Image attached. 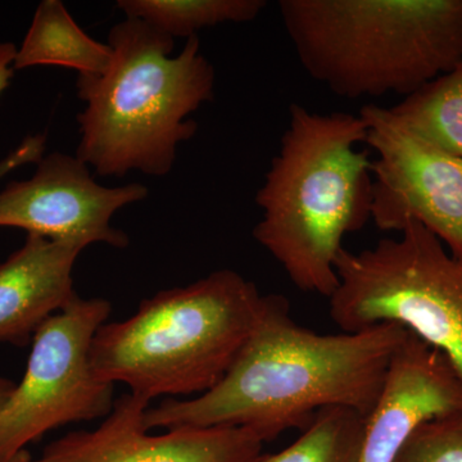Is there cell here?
<instances>
[{"instance_id": "obj_2", "label": "cell", "mask_w": 462, "mask_h": 462, "mask_svg": "<svg viewBox=\"0 0 462 462\" xmlns=\"http://www.w3.org/2000/svg\"><path fill=\"white\" fill-rule=\"evenodd\" d=\"M363 116L289 107L281 149L256 205L254 236L294 287L328 298L338 287L337 263L348 234L372 220L373 158Z\"/></svg>"}, {"instance_id": "obj_21", "label": "cell", "mask_w": 462, "mask_h": 462, "mask_svg": "<svg viewBox=\"0 0 462 462\" xmlns=\"http://www.w3.org/2000/svg\"><path fill=\"white\" fill-rule=\"evenodd\" d=\"M0 462H36V460H33L27 449H23V451L17 452L16 455L9 456L7 458H0Z\"/></svg>"}, {"instance_id": "obj_1", "label": "cell", "mask_w": 462, "mask_h": 462, "mask_svg": "<svg viewBox=\"0 0 462 462\" xmlns=\"http://www.w3.org/2000/svg\"><path fill=\"white\" fill-rule=\"evenodd\" d=\"M409 331L393 324L320 334L298 324L287 298L266 294L256 327L211 391L166 401L145 412L149 430L236 427L270 442L306 430L316 413L346 407L367 418Z\"/></svg>"}, {"instance_id": "obj_17", "label": "cell", "mask_w": 462, "mask_h": 462, "mask_svg": "<svg viewBox=\"0 0 462 462\" xmlns=\"http://www.w3.org/2000/svg\"><path fill=\"white\" fill-rule=\"evenodd\" d=\"M394 462H462V412L421 424Z\"/></svg>"}, {"instance_id": "obj_6", "label": "cell", "mask_w": 462, "mask_h": 462, "mask_svg": "<svg viewBox=\"0 0 462 462\" xmlns=\"http://www.w3.org/2000/svg\"><path fill=\"white\" fill-rule=\"evenodd\" d=\"M331 320L355 333L393 324L445 356L462 380V261L422 225L360 252L343 249Z\"/></svg>"}, {"instance_id": "obj_19", "label": "cell", "mask_w": 462, "mask_h": 462, "mask_svg": "<svg viewBox=\"0 0 462 462\" xmlns=\"http://www.w3.org/2000/svg\"><path fill=\"white\" fill-rule=\"evenodd\" d=\"M16 45L12 42L0 44V96L7 89L9 81L14 78V63L17 57Z\"/></svg>"}, {"instance_id": "obj_4", "label": "cell", "mask_w": 462, "mask_h": 462, "mask_svg": "<svg viewBox=\"0 0 462 462\" xmlns=\"http://www.w3.org/2000/svg\"><path fill=\"white\" fill-rule=\"evenodd\" d=\"M310 78L346 99L406 97L462 62V0H281Z\"/></svg>"}, {"instance_id": "obj_12", "label": "cell", "mask_w": 462, "mask_h": 462, "mask_svg": "<svg viewBox=\"0 0 462 462\" xmlns=\"http://www.w3.org/2000/svg\"><path fill=\"white\" fill-rule=\"evenodd\" d=\"M84 249L27 234L0 263V342L23 346L51 315L78 298L72 272Z\"/></svg>"}, {"instance_id": "obj_13", "label": "cell", "mask_w": 462, "mask_h": 462, "mask_svg": "<svg viewBox=\"0 0 462 462\" xmlns=\"http://www.w3.org/2000/svg\"><path fill=\"white\" fill-rule=\"evenodd\" d=\"M112 56V48L88 35L63 2L42 0L17 51L14 69L58 66L75 69L79 76H98L107 71Z\"/></svg>"}, {"instance_id": "obj_10", "label": "cell", "mask_w": 462, "mask_h": 462, "mask_svg": "<svg viewBox=\"0 0 462 462\" xmlns=\"http://www.w3.org/2000/svg\"><path fill=\"white\" fill-rule=\"evenodd\" d=\"M147 398L124 394L97 430L72 431L36 462H257L263 442L245 428L180 427L149 434Z\"/></svg>"}, {"instance_id": "obj_8", "label": "cell", "mask_w": 462, "mask_h": 462, "mask_svg": "<svg viewBox=\"0 0 462 462\" xmlns=\"http://www.w3.org/2000/svg\"><path fill=\"white\" fill-rule=\"evenodd\" d=\"M365 144L373 160L372 221L379 230H402L415 221L462 261V160L410 132L387 107L360 109Z\"/></svg>"}, {"instance_id": "obj_18", "label": "cell", "mask_w": 462, "mask_h": 462, "mask_svg": "<svg viewBox=\"0 0 462 462\" xmlns=\"http://www.w3.org/2000/svg\"><path fill=\"white\" fill-rule=\"evenodd\" d=\"M47 138L44 134L27 136L14 151L0 161V180L18 167L27 163H38L44 157Z\"/></svg>"}, {"instance_id": "obj_9", "label": "cell", "mask_w": 462, "mask_h": 462, "mask_svg": "<svg viewBox=\"0 0 462 462\" xmlns=\"http://www.w3.org/2000/svg\"><path fill=\"white\" fill-rule=\"evenodd\" d=\"M147 197L148 188L136 182L102 187L80 158L53 152L39 161L29 180L9 182L0 191V226L83 249L94 243L125 248L129 236L112 227V217Z\"/></svg>"}, {"instance_id": "obj_11", "label": "cell", "mask_w": 462, "mask_h": 462, "mask_svg": "<svg viewBox=\"0 0 462 462\" xmlns=\"http://www.w3.org/2000/svg\"><path fill=\"white\" fill-rule=\"evenodd\" d=\"M456 412H462V380L445 356L407 334L365 421L357 462L396 461L421 424Z\"/></svg>"}, {"instance_id": "obj_7", "label": "cell", "mask_w": 462, "mask_h": 462, "mask_svg": "<svg viewBox=\"0 0 462 462\" xmlns=\"http://www.w3.org/2000/svg\"><path fill=\"white\" fill-rule=\"evenodd\" d=\"M111 310L103 298L78 297L36 330L25 375L0 411V458L56 428L107 418L115 385L96 375L90 354Z\"/></svg>"}, {"instance_id": "obj_15", "label": "cell", "mask_w": 462, "mask_h": 462, "mask_svg": "<svg viewBox=\"0 0 462 462\" xmlns=\"http://www.w3.org/2000/svg\"><path fill=\"white\" fill-rule=\"evenodd\" d=\"M264 0H118L126 18H136L175 38L226 23H249L266 7Z\"/></svg>"}, {"instance_id": "obj_20", "label": "cell", "mask_w": 462, "mask_h": 462, "mask_svg": "<svg viewBox=\"0 0 462 462\" xmlns=\"http://www.w3.org/2000/svg\"><path fill=\"white\" fill-rule=\"evenodd\" d=\"M14 387H16V385H14L11 380L0 378V411H2L5 402H7Z\"/></svg>"}, {"instance_id": "obj_14", "label": "cell", "mask_w": 462, "mask_h": 462, "mask_svg": "<svg viewBox=\"0 0 462 462\" xmlns=\"http://www.w3.org/2000/svg\"><path fill=\"white\" fill-rule=\"evenodd\" d=\"M388 109L422 141L462 160V62Z\"/></svg>"}, {"instance_id": "obj_16", "label": "cell", "mask_w": 462, "mask_h": 462, "mask_svg": "<svg viewBox=\"0 0 462 462\" xmlns=\"http://www.w3.org/2000/svg\"><path fill=\"white\" fill-rule=\"evenodd\" d=\"M365 421L361 413L346 407L321 410L291 446L257 462H357Z\"/></svg>"}, {"instance_id": "obj_3", "label": "cell", "mask_w": 462, "mask_h": 462, "mask_svg": "<svg viewBox=\"0 0 462 462\" xmlns=\"http://www.w3.org/2000/svg\"><path fill=\"white\" fill-rule=\"evenodd\" d=\"M114 51L107 71L79 76L80 143L76 157L100 176L141 171L165 176L176 151L199 130L189 120L214 99L215 67L199 36L171 57L175 41L136 18H125L108 33Z\"/></svg>"}, {"instance_id": "obj_5", "label": "cell", "mask_w": 462, "mask_h": 462, "mask_svg": "<svg viewBox=\"0 0 462 462\" xmlns=\"http://www.w3.org/2000/svg\"><path fill=\"white\" fill-rule=\"evenodd\" d=\"M266 296L233 270H218L143 300L124 321L105 324L91 346L103 382L147 398L211 391L245 345Z\"/></svg>"}]
</instances>
